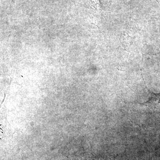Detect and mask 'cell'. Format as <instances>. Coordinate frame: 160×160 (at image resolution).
<instances>
[{
	"instance_id": "1",
	"label": "cell",
	"mask_w": 160,
	"mask_h": 160,
	"mask_svg": "<svg viewBox=\"0 0 160 160\" xmlns=\"http://www.w3.org/2000/svg\"><path fill=\"white\" fill-rule=\"evenodd\" d=\"M5 98L0 105V142L10 135V128L7 120Z\"/></svg>"
},
{
	"instance_id": "2",
	"label": "cell",
	"mask_w": 160,
	"mask_h": 160,
	"mask_svg": "<svg viewBox=\"0 0 160 160\" xmlns=\"http://www.w3.org/2000/svg\"><path fill=\"white\" fill-rule=\"evenodd\" d=\"M145 103L146 105H152V106L160 105V94H152L150 98Z\"/></svg>"
}]
</instances>
